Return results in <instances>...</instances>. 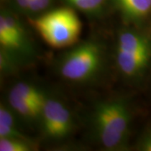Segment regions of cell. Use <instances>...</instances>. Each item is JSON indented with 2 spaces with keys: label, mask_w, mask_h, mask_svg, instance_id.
I'll return each mask as SVG.
<instances>
[{
  "label": "cell",
  "mask_w": 151,
  "mask_h": 151,
  "mask_svg": "<svg viewBox=\"0 0 151 151\" xmlns=\"http://www.w3.org/2000/svg\"><path fill=\"white\" fill-rule=\"evenodd\" d=\"M29 23L50 46L60 49L73 45L81 32V22L71 8H60L44 14Z\"/></svg>",
  "instance_id": "1"
},
{
  "label": "cell",
  "mask_w": 151,
  "mask_h": 151,
  "mask_svg": "<svg viewBox=\"0 0 151 151\" xmlns=\"http://www.w3.org/2000/svg\"><path fill=\"white\" fill-rule=\"evenodd\" d=\"M129 112L119 101H109L97 105L94 112V127L100 143L108 150H119L126 143Z\"/></svg>",
  "instance_id": "2"
},
{
  "label": "cell",
  "mask_w": 151,
  "mask_h": 151,
  "mask_svg": "<svg viewBox=\"0 0 151 151\" xmlns=\"http://www.w3.org/2000/svg\"><path fill=\"white\" fill-rule=\"evenodd\" d=\"M102 62V51L97 44L85 42L69 51L62 59L60 72L72 81H85L94 75Z\"/></svg>",
  "instance_id": "3"
},
{
  "label": "cell",
  "mask_w": 151,
  "mask_h": 151,
  "mask_svg": "<svg viewBox=\"0 0 151 151\" xmlns=\"http://www.w3.org/2000/svg\"><path fill=\"white\" fill-rule=\"evenodd\" d=\"M40 118L45 134L52 139H63L70 133L72 119L69 110L59 101L47 98Z\"/></svg>",
  "instance_id": "4"
},
{
  "label": "cell",
  "mask_w": 151,
  "mask_h": 151,
  "mask_svg": "<svg viewBox=\"0 0 151 151\" xmlns=\"http://www.w3.org/2000/svg\"><path fill=\"white\" fill-rule=\"evenodd\" d=\"M151 54H132L117 49V62L120 70L124 75L134 76L145 68Z\"/></svg>",
  "instance_id": "5"
},
{
  "label": "cell",
  "mask_w": 151,
  "mask_h": 151,
  "mask_svg": "<svg viewBox=\"0 0 151 151\" xmlns=\"http://www.w3.org/2000/svg\"><path fill=\"white\" fill-rule=\"evenodd\" d=\"M122 15L129 22L144 19L151 9V0H114Z\"/></svg>",
  "instance_id": "6"
},
{
  "label": "cell",
  "mask_w": 151,
  "mask_h": 151,
  "mask_svg": "<svg viewBox=\"0 0 151 151\" xmlns=\"http://www.w3.org/2000/svg\"><path fill=\"white\" fill-rule=\"evenodd\" d=\"M117 49L132 54H151V43L139 34L124 31L119 35Z\"/></svg>",
  "instance_id": "7"
},
{
  "label": "cell",
  "mask_w": 151,
  "mask_h": 151,
  "mask_svg": "<svg viewBox=\"0 0 151 151\" xmlns=\"http://www.w3.org/2000/svg\"><path fill=\"white\" fill-rule=\"evenodd\" d=\"M9 102L14 110L27 119H36L41 116L42 108L30 101L25 100L12 91L9 94Z\"/></svg>",
  "instance_id": "8"
},
{
  "label": "cell",
  "mask_w": 151,
  "mask_h": 151,
  "mask_svg": "<svg viewBox=\"0 0 151 151\" xmlns=\"http://www.w3.org/2000/svg\"><path fill=\"white\" fill-rule=\"evenodd\" d=\"M12 91L17 93L25 100L30 101L31 103L36 104L40 108H43L45 103L47 100V97L40 91L37 87H35L32 85H29L24 82L18 83L13 87Z\"/></svg>",
  "instance_id": "9"
},
{
  "label": "cell",
  "mask_w": 151,
  "mask_h": 151,
  "mask_svg": "<svg viewBox=\"0 0 151 151\" xmlns=\"http://www.w3.org/2000/svg\"><path fill=\"white\" fill-rule=\"evenodd\" d=\"M3 15L4 16L9 32V35H11L12 40L15 45V50H21L23 49V47H24L25 38H24V30L22 29L19 22L10 14L3 13Z\"/></svg>",
  "instance_id": "10"
},
{
  "label": "cell",
  "mask_w": 151,
  "mask_h": 151,
  "mask_svg": "<svg viewBox=\"0 0 151 151\" xmlns=\"http://www.w3.org/2000/svg\"><path fill=\"white\" fill-rule=\"evenodd\" d=\"M32 146L26 139L16 138H0L1 151H29Z\"/></svg>",
  "instance_id": "11"
},
{
  "label": "cell",
  "mask_w": 151,
  "mask_h": 151,
  "mask_svg": "<svg viewBox=\"0 0 151 151\" xmlns=\"http://www.w3.org/2000/svg\"><path fill=\"white\" fill-rule=\"evenodd\" d=\"M67 1L76 9L88 13L97 11L105 2V0H67Z\"/></svg>",
  "instance_id": "12"
},
{
  "label": "cell",
  "mask_w": 151,
  "mask_h": 151,
  "mask_svg": "<svg viewBox=\"0 0 151 151\" xmlns=\"http://www.w3.org/2000/svg\"><path fill=\"white\" fill-rule=\"evenodd\" d=\"M50 3V0H31L29 10L32 12H40L45 9Z\"/></svg>",
  "instance_id": "13"
},
{
  "label": "cell",
  "mask_w": 151,
  "mask_h": 151,
  "mask_svg": "<svg viewBox=\"0 0 151 151\" xmlns=\"http://www.w3.org/2000/svg\"><path fill=\"white\" fill-rule=\"evenodd\" d=\"M138 147L140 150L151 151V131L144 135V137L139 141Z\"/></svg>",
  "instance_id": "14"
},
{
  "label": "cell",
  "mask_w": 151,
  "mask_h": 151,
  "mask_svg": "<svg viewBox=\"0 0 151 151\" xmlns=\"http://www.w3.org/2000/svg\"><path fill=\"white\" fill-rule=\"evenodd\" d=\"M18 5L24 10H29L31 0H16Z\"/></svg>",
  "instance_id": "15"
}]
</instances>
